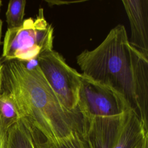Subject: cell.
Returning a JSON list of instances; mask_svg holds the SVG:
<instances>
[{
	"label": "cell",
	"mask_w": 148,
	"mask_h": 148,
	"mask_svg": "<svg viewBox=\"0 0 148 148\" xmlns=\"http://www.w3.org/2000/svg\"><path fill=\"white\" fill-rule=\"evenodd\" d=\"M2 5V1L0 0V11H1V8Z\"/></svg>",
	"instance_id": "cell-17"
},
{
	"label": "cell",
	"mask_w": 148,
	"mask_h": 148,
	"mask_svg": "<svg viewBox=\"0 0 148 148\" xmlns=\"http://www.w3.org/2000/svg\"><path fill=\"white\" fill-rule=\"evenodd\" d=\"M53 31L51 24L45 19L43 9L40 8L35 18H27L21 26L8 28L3 43V61L30 62L53 50Z\"/></svg>",
	"instance_id": "cell-4"
},
{
	"label": "cell",
	"mask_w": 148,
	"mask_h": 148,
	"mask_svg": "<svg viewBox=\"0 0 148 148\" xmlns=\"http://www.w3.org/2000/svg\"><path fill=\"white\" fill-rule=\"evenodd\" d=\"M1 91L10 94L21 118L30 123L48 141L86 134L87 119L78 108L67 109L43 76L38 65L3 61Z\"/></svg>",
	"instance_id": "cell-1"
},
{
	"label": "cell",
	"mask_w": 148,
	"mask_h": 148,
	"mask_svg": "<svg viewBox=\"0 0 148 148\" xmlns=\"http://www.w3.org/2000/svg\"><path fill=\"white\" fill-rule=\"evenodd\" d=\"M88 120L85 137L90 148H135L148 135V127L131 109L116 116Z\"/></svg>",
	"instance_id": "cell-3"
},
{
	"label": "cell",
	"mask_w": 148,
	"mask_h": 148,
	"mask_svg": "<svg viewBox=\"0 0 148 148\" xmlns=\"http://www.w3.org/2000/svg\"><path fill=\"white\" fill-rule=\"evenodd\" d=\"M77 106L88 119L116 116L131 109L114 90L82 73Z\"/></svg>",
	"instance_id": "cell-6"
},
{
	"label": "cell",
	"mask_w": 148,
	"mask_h": 148,
	"mask_svg": "<svg viewBox=\"0 0 148 148\" xmlns=\"http://www.w3.org/2000/svg\"><path fill=\"white\" fill-rule=\"evenodd\" d=\"M43 148H90L85 135L76 133L56 141L44 140Z\"/></svg>",
	"instance_id": "cell-11"
},
{
	"label": "cell",
	"mask_w": 148,
	"mask_h": 148,
	"mask_svg": "<svg viewBox=\"0 0 148 148\" xmlns=\"http://www.w3.org/2000/svg\"><path fill=\"white\" fill-rule=\"evenodd\" d=\"M25 0H10L6 12V20L8 28H17L21 26L24 20Z\"/></svg>",
	"instance_id": "cell-10"
},
{
	"label": "cell",
	"mask_w": 148,
	"mask_h": 148,
	"mask_svg": "<svg viewBox=\"0 0 148 148\" xmlns=\"http://www.w3.org/2000/svg\"><path fill=\"white\" fill-rule=\"evenodd\" d=\"M2 25L3 22L2 20L0 18V45H1V37H2Z\"/></svg>",
	"instance_id": "cell-16"
},
{
	"label": "cell",
	"mask_w": 148,
	"mask_h": 148,
	"mask_svg": "<svg viewBox=\"0 0 148 148\" xmlns=\"http://www.w3.org/2000/svg\"><path fill=\"white\" fill-rule=\"evenodd\" d=\"M38 65L61 103L68 109L77 108L81 73L70 66L58 52L51 50L37 58Z\"/></svg>",
	"instance_id": "cell-5"
},
{
	"label": "cell",
	"mask_w": 148,
	"mask_h": 148,
	"mask_svg": "<svg viewBox=\"0 0 148 148\" xmlns=\"http://www.w3.org/2000/svg\"><path fill=\"white\" fill-rule=\"evenodd\" d=\"M45 140L41 134L23 118L8 130V148H43Z\"/></svg>",
	"instance_id": "cell-8"
},
{
	"label": "cell",
	"mask_w": 148,
	"mask_h": 148,
	"mask_svg": "<svg viewBox=\"0 0 148 148\" xmlns=\"http://www.w3.org/2000/svg\"><path fill=\"white\" fill-rule=\"evenodd\" d=\"M21 116L12 95L5 91L0 93V124L4 130L17 123Z\"/></svg>",
	"instance_id": "cell-9"
},
{
	"label": "cell",
	"mask_w": 148,
	"mask_h": 148,
	"mask_svg": "<svg viewBox=\"0 0 148 148\" xmlns=\"http://www.w3.org/2000/svg\"><path fill=\"white\" fill-rule=\"evenodd\" d=\"M135 148H148V135L138 143Z\"/></svg>",
	"instance_id": "cell-14"
},
{
	"label": "cell",
	"mask_w": 148,
	"mask_h": 148,
	"mask_svg": "<svg viewBox=\"0 0 148 148\" xmlns=\"http://www.w3.org/2000/svg\"><path fill=\"white\" fill-rule=\"evenodd\" d=\"M47 3H48L49 6H53V5H61L64 4H70V3H79V2H83L84 1H46Z\"/></svg>",
	"instance_id": "cell-13"
},
{
	"label": "cell",
	"mask_w": 148,
	"mask_h": 148,
	"mask_svg": "<svg viewBox=\"0 0 148 148\" xmlns=\"http://www.w3.org/2000/svg\"><path fill=\"white\" fill-rule=\"evenodd\" d=\"M0 148H8V131L3 129L0 124Z\"/></svg>",
	"instance_id": "cell-12"
},
{
	"label": "cell",
	"mask_w": 148,
	"mask_h": 148,
	"mask_svg": "<svg viewBox=\"0 0 148 148\" xmlns=\"http://www.w3.org/2000/svg\"><path fill=\"white\" fill-rule=\"evenodd\" d=\"M76 61L82 74L114 90L148 127V58L130 44L124 25L114 27Z\"/></svg>",
	"instance_id": "cell-2"
},
{
	"label": "cell",
	"mask_w": 148,
	"mask_h": 148,
	"mask_svg": "<svg viewBox=\"0 0 148 148\" xmlns=\"http://www.w3.org/2000/svg\"><path fill=\"white\" fill-rule=\"evenodd\" d=\"M131 27L130 44L148 58V0H123Z\"/></svg>",
	"instance_id": "cell-7"
},
{
	"label": "cell",
	"mask_w": 148,
	"mask_h": 148,
	"mask_svg": "<svg viewBox=\"0 0 148 148\" xmlns=\"http://www.w3.org/2000/svg\"><path fill=\"white\" fill-rule=\"evenodd\" d=\"M3 61L0 58V93L1 91V84H2V73Z\"/></svg>",
	"instance_id": "cell-15"
}]
</instances>
